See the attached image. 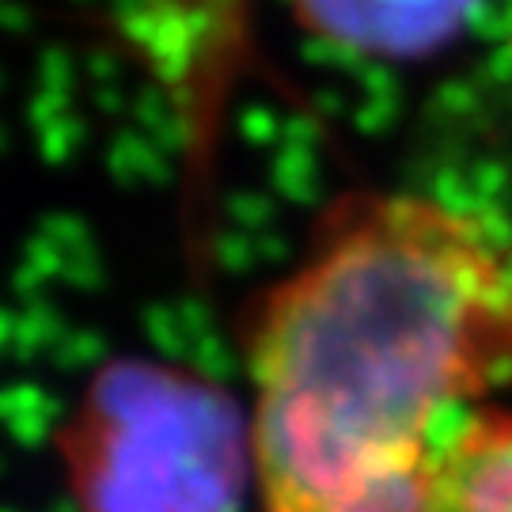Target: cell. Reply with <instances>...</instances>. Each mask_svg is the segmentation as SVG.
I'll list each match as a JSON object with an SVG mask.
<instances>
[{"label": "cell", "instance_id": "1", "mask_svg": "<svg viewBox=\"0 0 512 512\" xmlns=\"http://www.w3.org/2000/svg\"><path fill=\"white\" fill-rule=\"evenodd\" d=\"M262 512H421L440 437L512 384V228L353 194L247 311Z\"/></svg>", "mask_w": 512, "mask_h": 512}, {"label": "cell", "instance_id": "2", "mask_svg": "<svg viewBox=\"0 0 512 512\" xmlns=\"http://www.w3.org/2000/svg\"><path fill=\"white\" fill-rule=\"evenodd\" d=\"M57 448L76 512H239L255 486L247 406L160 357L95 368Z\"/></svg>", "mask_w": 512, "mask_h": 512}, {"label": "cell", "instance_id": "3", "mask_svg": "<svg viewBox=\"0 0 512 512\" xmlns=\"http://www.w3.org/2000/svg\"><path fill=\"white\" fill-rule=\"evenodd\" d=\"M300 27L372 57H425L463 31L475 0H293Z\"/></svg>", "mask_w": 512, "mask_h": 512}, {"label": "cell", "instance_id": "4", "mask_svg": "<svg viewBox=\"0 0 512 512\" xmlns=\"http://www.w3.org/2000/svg\"><path fill=\"white\" fill-rule=\"evenodd\" d=\"M421 512H512V410H471L440 437Z\"/></svg>", "mask_w": 512, "mask_h": 512}]
</instances>
